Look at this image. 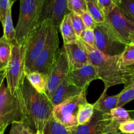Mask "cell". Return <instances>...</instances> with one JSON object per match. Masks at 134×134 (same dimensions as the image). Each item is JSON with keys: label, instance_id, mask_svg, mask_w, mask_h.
<instances>
[{"label": "cell", "instance_id": "6da1fadb", "mask_svg": "<svg viewBox=\"0 0 134 134\" xmlns=\"http://www.w3.org/2000/svg\"><path fill=\"white\" fill-rule=\"evenodd\" d=\"M25 107V121L35 131L43 132L53 116L54 106L47 95L37 91L25 78L22 85Z\"/></svg>", "mask_w": 134, "mask_h": 134}, {"label": "cell", "instance_id": "7a4b0ae2", "mask_svg": "<svg viewBox=\"0 0 134 134\" xmlns=\"http://www.w3.org/2000/svg\"><path fill=\"white\" fill-rule=\"evenodd\" d=\"M88 52L90 63L95 67L99 79L104 83L105 89L119 84H124V67L121 55L111 56L101 52L96 47L84 42Z\"/></svg>", "mask_w": 134, "mask_h": 134}, {"label": "cell", "instance_id": "3957f363", "mask_svg": "<svg viewBox=\"0 0 134 134\" xmlns=\"http://www.w3.org/2000/svg\"><path fill=\"white\" fill-rule=\"evenodd\" d=\"M25 119L22 87L12 93L3 81L0 87V127L6 130L7 127L13 122Z\"/></svg>", "mask_w": 134, "mask_h": 134}, {"label": "cell", "instance_id": "277c9868", "mask_svg": "<svg viewBox=\"0 0 134 134\" xmlns=\"http://www.w3.org/2000/svg\"><path fill=\"white\" fill-rule=\"evenodd\" d=\"M43 0H20V13L15 28L16 42L24 46L30 33L39 24Z\"/></svg>", "mask_w": 134, "mask_h": 134}, {"label": "cell", "instance_id": "5b68a950", "mask_svg": "<svg viewBox=\"0 0 134 134\" xmlns=\"http://www.w3.org/2000/svg\"><path fill=\"white\" fill-rule=\"evenodd\" d=\"M51 24L52 22L47 20L43 21L27 37L24 45L26 74L31 72L37 59L44 48Z\"/></svg>", "mask_w": 134, "mask_h": 134}, {"label": "cell", "instance_id": "8992f818", "mask_svg": "<svg viewBox=\"0 0 134 134\" xmlns=\"http://www.w3.org/2000/svg\"><path fill=\"white\" fill-rule=\"evenodd\" d=\"M58 28L51 24L44 48L37 59L32 71H37L49 76L54 66L59 51Z\"/></svg>", "mask_w": 134, "mask_h": 134}, {"label": "cell", "instance_id": "52a82bcc", "mask_svg": "<svg viewBox=\"0 0 134 134\" xmlns=\"http://www.w3.org/2000/svg\"><path fill=\"white\" fill-rule=\"evenodd\" d=\"M24 46L15 42L12 44L10 60L6 70L7 85L12 93L21 87L26 78L24 61Z\"/></svg>", "mask_w": 134, "mask_h": 134}, {"label": "cell", "instance_id": "ba28073f", "mask_svg": "<svg viewBox=\"0 0 134 134\" xmlns=\"http://www.w3.org/2000/svg\"><path fill=\"white\" fill-rule=\"evenodd\" d=\"M119 123L114 122L110 113L94 109V115L86 124L78 125L71 129V134H122Z\"/></svg>", "mask_w": 134, "mask_h": 134}, {"label": "cell", "instance_id": "9c48e42d", "mask_svg": "<svg viewBox=\"0 0 134 134\" xmlns=\"http://www.w3.org/2000/svg\"><path fill=\"white\" fill-rule=\"evenodd\" d=\"M96 44V47L101 52L111 56L122 55L127 45L116 36L107 21L97 24L94 28Z\"/></svg>", "mask_w": 134, "mask_h": 134}, {"label": "cell", "instance_id": "30bf717a", "mask_svg": "<svg viewBox=\"0 0 134 134\" xmlns=\"http://www.w3.org/2000/svg\"><path fill=\"white\" fill-rule=\"evenodd\" d=\"M86 91L54 106V118L69 130L78 126L77 114L79 108L87 102Z\"/></svg>", "mask_w": 134, "mask_h": 134}, {"label": "cell", "instance_id": "8fae6325", "mask_svg": "<svg viewBox=\"0 0 134 134\" xmlns=\"http://www.w3.org/2000/svg\"><path fill=\"white\" fill-rule=\"evenodd\" d=\"M105 20L116 36L126 45L134 43V23L116 6L105 17Z\"/></svg>", "mask_w": 134, "mask_h": 134}, {"label": "cell", "instance_id": "7c38bea8", "mask_svg": "<svg viewBox=\"0 0 134 134\" xmlns=\"http://www.w3.org/2000/svg\"><path fill=\"white\" fill-rule=\"evenodd\" d=\"M69 72L68 56L64 46L60 49L54 66L52 68L47 83L46 95L51 101L54 93Z\"/></svg>", "mask_w": 134, "mask_h": 134}, {"label": "cell", "instance_id": "4fadbf2b", "mask_svg": "<svg viewBox=\"0 0 134 134\" xmlns=\"http://www.w3.org/2000/svg\"><path fill=\"white\" fill-rule=\"evenodd\" d=\"M69 13L68 0H43L39 24L47 20L59 28L64 17Z\"/></svg>", "mask_w": 134, "mask_h": 134}, {"label": "cell", "instance_id": "5bb4252c", "mask_svg": "<svg viewBox=\"0 0 134 134\" xmlns=\"http://www.w3.org/2000/svg\"><path fill=\"white\" fill-rule=\"evenodd\" d=\"M64 46L68 56L69 70L91 64L88 52L81 39H79L71 43H64Z\"/></svg>", "mask_w": 134, "mask_h": 134}, {"label": "cell", "instance_id": "9a60e30c", "mask_svg": "<svg viewBox=\"0 0 134 134\" xmlns=\"http://www.w3.org/2000/svg\"><path fill=\"white\" fill-rule=\"evenodd\" d=\"M68 78L72 84L82 89H87L93 80L99 79L96 70L92 64L69 70Z\"/></svg>", "mask_w": 134, "mask_h": 134}, {"label": "cell", "instance_id": "2e32d148", "mask_svg": "<svg viewBox=\"0 0 134 134\" xmlns=\"http://www.w3.org/2000/svg\"><path fill=\"white\" fill-rule=\"evenodd\" d=\"M84 90L86 89H82L75 85L69 81L67 76L54 91L51 99V102L54 106L80 94Z\"/></svg>", "mask_w": 134, "mask_h": 134}, {"label": "cell", "instance_id": "e0dca14e", "mask_svg": "<svg viewBox=\"0 0 134 134\" xmlns=\"http://www.w3.org/2000/svg\"><path fill=\"white\" fill-rule=\"evenodd\" d=\"M107 91H103L102 95L94 104V109L104 113H109L114 108L116 107L119 101V93L115 95L109 96L106 93Z\"/></svg>", "mask_w": 134, "mask_h": 134}, {"label": "cell", "instance_id": "ac0fdd59", "mask_svg": "<svg viewBox=\"0 0 134 134\" xmlns=\"http://www.w3.org/2000/svg\"><path fill=\"white\" fill-rule=\"evenodd\" d=\"M59 28L64 39V43H71L76 42L79 39L73 28L69 13L64 17L62 22H60Z\"/></svg>", "mask_w": 134, "mask_h": 134}, {"label": "cell", "instance_id": "d6986e66", "mask_svg": "<svg viewBox=\"0 0 134 134\" xmlns=\"http://www.w3.org/2000/svg\"><path fill=\"white\" fill-rule=\"evenodd\" d=\"M26 78L34 89L40 93L46 94L48 75L37 71H32L26 74Z\"/></svg>", "mask_w": 134, "mask_h": 134}, {"label": "cell", "instance_id": "ffe728a7", "mask_svg": "<svg viewBox=\"0 0 134 134\" xmlns=\"http://www.w3.org/2000/svg\"><path fill=\"white\" fill-rule=\"evenodd\" d=\"M11 52L12 44L3 35L0 38V70H6Z\"/></svg>", "mask_w": 134, "mask_h": 134}, {"label": "cell", "instance_id": "44dd1931", "mask_svg": "<svg viewBox=\"0 0 134 134\" xmlns=\"http://www.w3.org/2000/svg\"><path fill=\"white\" fill-rule=\"evenodd\" d=\"M3 36L10 42L11 44L16 42V30L14 27L12 19L11 8L9 9L7 13L3 24Z\"/></svg>", "mask_w": 134, "mask_h": 134}, {"label": "cell", "instance_id": "7402d4cb", "mask_svg": "<svg viewBox=\"0 0 134 134\" xmlns=\"http://www.w3.org/2000/svg\"><path fill=\"white\" fill-rule=\"evenodd\" d=\"M44 134H71V130L56 120L53 116L46 125Z\"/></svg>", "mask_w": 134, "mask_h": 134}, {"label": "cell", "instance_id": "603a6c76", "mask_svg": "<svg viewBox=\"0 0 134 134\" xmlns=\"http://www.w3.org/2000/svg\"><path fill=\"white\" fill-rule=\"evenodd\" d=\"M94 112V105L86 102L81 105L77 114L78 125L86 124L90 121Z\"/></svg>", "mask_w": 134, "mask_h": 134}, {"label": "cell", "instance_id": "cb8c5ba5", "mask_svg": "<svg viewBox=\"0 0 134 134\" xmlns=\"http://www.w3.org/2000/svg\"><path fill=\"white\" fill-rule=\"evenodd\" d=\"M88 12L94 18L96 24L102 23L105 21V16L99 7L97 0H86Z\"/></svg>", "mask_w": 134, "mask_h": 134}, {"label": "cell", "instance_id": "d4e9b609", "mask_svg": "<svg viewBox=\"0 0 134 134\" xmlns=\"http://www.w3.org/2000/svg\"><path fill=\"white\" fill-rule=\"evenodd\" d=\"M36 133L26 121L22 120L12 123L9 134H36Z\"/></svg>", "mask_w": 134, "mask_h": 134}, {"label": "cell", "instance_id": "484cf974", "mask_svg": "<svg viewBox=\"0 0 134 134\" xmlns=\"http://www.w3.org/2000/svg\"><path fill=\"white\" fill-rule=\"evenodd\" d=\"M109 113L113 120L119 124L132 118L129 111L124 109L122 106H116Z\"/></svg>", "mask_w": 134, "mask_h": 134}, {"label": "cell", "instance_id": "4316f807", "mask_svg": "<svg viewBox=\"0 0 134 134\" xmlns=\"http://www.w3.org/2000/svg\"><path fill=\"white\" fill-rule=\"evenodd\" d=\"M134 99V81L130 85L124 87V89L119 93L117 106H123Z\"/></svg>", "mask_w": 134, "mask_h": 134}, {"label": "cell", "instance_id": "83f0119b", "mask_svg": "<svg viewBox=\"0 0 134 134\" xmlns=\"http://www.w3.org/2000/svg\"><path fill=\"white\" fill-rule=\"evenodd\" d=\"M68 8L69 12H73L81 15L88 11L86 0H68Z\"/></svg>", "mask_w": 134, "mask_h": 134}, {"label": "cell", "instance_id": "f1b7e54d", "mask_svg": "<svg viewBox=\"0 0 134 134\" xmlns=\"http://www.w3.org/2000/svg\"><path fill=\"white\" fill-rule=\"evenodd\" d=\"M118 7L126 17L134 23V0H122Z\"/></svg>", "mask_w": 134, "mask_h": 134}, {"label": "cell", "instance_id": "f546056e", "mask_svg": "<svg viewBox=\"0 0 134 134\" xmlns=\"http://www.w3.org/2000/svg\"><path fill=\"white\" fill-rule=\"evenodd\" d=\"M69 16H70L72 24H73V28L75 31L76 34L79 38L82 32L86 28V26H85L81 15L76 14L73 12H69Z\"/></svg>", "mask_w": 134, "mask_h": 134}, {"label": "cell", "instance_id": "4dcf8cb0", "mask_svg": "<svg viewBox=\"0 0 134 134\" xmlns=\"http://www.w3.org/2000/svg\"><path fill=\"white\" fill-rule=\"evenodd\" d=\"M122 0H97L105 16H107Z\"/></svg>", "mask_w": 134, "mask_h": 134}, {"label": "cell", "instance_id": "1f68e13d", "mask_svg": "<svg viewBox=\"0 0 134 134\" xmlns=\"http://www.w3.org/2000/svg\"><path fill=\"white\" fill-rule=\"evenodd\" d=\"M121 56L122 63L124 66L134 63V46L133 45H127L125 50L122 53Z\"/></svg>", "mask_w": 134, "mask_h": 134}, {"label": "cell", "instance_id": "d6a6232c", "mask_svg": "<svg viewBox=\"0 0 134 134\" xmlns=\"http://www.w3.org/2000/svg\"><path fill=\"white\" fill-rule=\"evenodd\" d=\"M79 39H81L85 43L90 45L96 47V35L94 33V30L92 29L87 28H86L81 35H80Z\"/></svg>", "mask_w": 134, "mask_h": 134}, {"label": "cell", "instance_id": "836d02e7", "mask_svg": "<svg viewBox=\"0 0 134 134\" xmlns=\"http://www.w3.org/2000/svg\"><path fill=\"white\" fill-rule=\"evenodd\" d=\"M124 87L130 85L134 81V63L130 65L124 66Z\"/></svg>", "mask_w": 134, "mask_h": 134}, {"label": "cell", "instance_id": "e575fe53", "mask_svg": "<svg viewBox=\"0 0 134 134\" xmlns=\"http://www.w3.org/2000/svg\"><path fill=\"white\" fill-rule=\"evenodd\" d=\"M119 130L123 134H134V118L120 123Z\"/></svg>", "mask_w": 134, "mask_h": 134}, {"label": "cell", "instance_id": "d590c367", "mask_svg": "<svg viewBox=\"0 0 134 134\" xmlns=\"http://www.w3.org/2000/svg\"><path fill=\"white\" fill-rule=\"evenodd\" d=\"M10 8H12L10 0H0V22L3 24L7 13Z\"/></svg>", "mask_w": 134, "mask_h": 134}, {"label": "cell", "instance_id": "8d00e7d4", "mask_svg": "<svg viewBox=\"0 0 134 134\" xmlns=\"http://www.w3.org/2000/svg\"><path fill=\"white\" fill-rule=\"evenodd\" d=\"M81 17L87 28L94 30L97 24L88 12H84L81 14Z\"/></svg>", "mask_w": 134, "mask_h": 134}, {"label": "cell", "instance_id": "74e56055", "mask_svg": "<svg viewBox=\"0 0 134 134\" xmlns=\"http://www.w3.org/2000/svg\"><path fill=\"white\" fill-rule=\"evenodd\" d=\"M5 77H6V72H5V70H0V87L1 86V84L4 81Z\"/></svg>", "mask_w": 134, "mask_h": 134}, {"label": "cell", "instance_id": "f35d334b", "mask_svg": "<svg viewBox=\"0 0 134 134\" xmlns=\"http://www.w3.org/2000/svg\"><path fill=\"white\" fill-rule=\"evenodd\" d=\"M5 131V129H3V128H1V127H0V134H4Z\"/></svg>", "mask_w": 134, "mask_h": 134}, {"label": "cell", "instance_id": "ab89813d", "mask_svg": "<svg viewBox=\"0 0 134 134\" xmlns=\"http://www.w3.org/2000/svg\"><path fill=\"white\" fill-rule=\"evenodd\" d=\"M16 1L17 0H10V5H11V7L13 6V4H14Z\"/></svg>", "mask_w": 134, "mask_h": 134}, {"label": "cell", "instance_id": "60d3db41", "mask_svg": "<svg viewBox=\"0 0 134 134\" xmlns=\"http://www.w3.org/2000/svg\"><path fill=\"white\" fill-rule=\"evenodd\" d=\"M129 113H130V114H132V117H133V118H134V110H131V111H129Z\"/></svg>", "mask_w": 134, "mask_h": 134}, {"label": "cell", "instance_id": "b9f144b4", "mask_svg": "<svg viewBox=\"0 0 134 134\" xmlns=\"http://www.w3.org/2000/svg\"><path fill=\"white\" fill-rule=\"evenodd\" d=\"M36 134H44V133L42 132V131H37Z\"/></svg>", "mask_w": 134, "mask_h": 134}, {"label": "cell", "instance_id": "7bdbcfd3", "mask_svg": "<svg viewBox=\"0 0 134 134\" xmlns=\"http://www.w3.org/2000/svg\"><path fill=\"white\" fill-rule=\"evenodd\" d=\"M132 45H133L134 46V43H132Z\"/></svg>", "mask_w": 134, "mask_h": 134}, {"label": "cell", "instance_id": "ee69618b", "mask_svg": "<svg viewBox=\"0 0 134 134\" xmlns=\"http://www.w3.org/2000/svg\"><path fill=\"white\" fill-rule=\"evenodd\" d=\"M122 134H123V133H122Z\"/></svg>", "mask_w": 134, "mask_h": 134}, {"label": "cell", "instance_id": "f6af8a7d", "mask_svg": "<svg viewBox=\"0 0 134 134\" xmlns=\"http://www.w3.org/2000/svg\"></svg>", "mask_w": 134, "mask_h": 134}]
</instances>
